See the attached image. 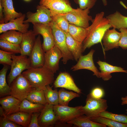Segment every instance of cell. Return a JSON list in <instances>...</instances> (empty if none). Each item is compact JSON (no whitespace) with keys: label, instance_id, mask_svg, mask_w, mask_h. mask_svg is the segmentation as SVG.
<instances>
[{"label":"cell","instance_id":"4dcf8cb0","mask_svg":"<svg viewBox=\"0 0 127 127\" xmlns=\"http://www.w3.org/2000/svg\"><path fill=\"white\" fill-rule=\"evenodd\" d=\"M33 103L44 105L47 103L44 90L34 88L29 94L26 99Z\"/></svg>","mask_w":127,"mask_h":127},{"label":"cell","instance_id":"d6986e66","mask_svg":"<svg viewBox=\"0 0 127 127\" xmlns=\"http://www.w3.org/2000/svg\"><path fill=\"white\" fill-rule=\"evenodd\" d=\"M21 102L11 95L0 99V104L6 116L20 111Z\"/></svg>","mask_w":127,"mask_h":127},{"label":"cell","instance_id":"7c38bea8","mask_svg":"<svg viewBox=\"0 0 127 127\" xmlns=\"http://www.w3.org/2000/svg\"><path fill=\"white\" fill-rule=\"evenodd\" d=\"M95 52L94 50L92 49L87 55H81L77 63L72 66L71 69L73 71L81 69L89 70L93 73L94 75L99 78V72L95 65L93 60V56Z\"/></svg>","mask_w":127,"mask_h":127},{"label":"cell","instance_id":"ac0fdd59","mask_svg":"<svg viewBox=\"0 0 127 127\" xmlns=\"http://www.w3.org/2000/svg\"><path fill=\"white\" fill-rule=\"evenodd\" d=\"M120 37V33L115 29L107 30L102 39L104 50L107 51L114 48L119 47L118 43Z\"/></svg>","mask_w":127,"mask_h":127},{"label":"cell","instance_id":"f546056e","mask_svg":"<svg viewBox=\"0 0 127 127\" xmlns=\"http://www.w3.org/2000/svg\"><path fill=\"white\" fill-rule=\"evenodd\" d=\"M44 105L31 102L26 99L23 100L20 107V111L29 113L40 112Z\"/></svg>","mask_w":127,"mask_h":127},{"label":"cell","instance_id":"9c48e42d","mask_svg":"<svg viewBox=\"0 0 127 127\" xmlns=\"http://www.w3.org/2000/svg\"><path fill=\"white\" fill-rule=\"evenodd\" d=\"M33 31L36 36L41 35L43 37V42L42 44V48L45 52L54 46V38L52 30L50 24H45L39 23H34Z\"/></svg>","mask_w":127,"mask_h":127},{"label":"cell","instance_id":"30bf717a","mask_svg":"<svg viewBox=\"0 0 127 127\" xmlns=\"http://www.w3.org/2000/svg\"><path fill=\"white\" fill-rule=\"evenodd\" d=\"M36 12L29 11L27 13V19L24 21V23H31L50 24L52 20L50 10L46 7L40 5L36 7Z\"/></svg>","mask_w":127,"mask_h":127},{"label":"cell","instance_id":"ab89813d","mask_svg":"<svg viewBox=\"0 0 127 127\" xmlns=\"http://www.w3.org/2000/svg\"><path fill=\"white\" fill-rule=\"evenodd\" d=\"M119 30L120 32V37L118 46L123 49H127V28H121Z\"/></svg>","mask_w":127,"mask_h":127},{"label":"cell","instance_id":"7bdbcfd3","mask_svg":"<svg viewBox=\"0 0 127 127\" xmlns=\"http://www.w3.org/2000/svg\"><path fill=\"white\" fill-rule=\"evenodd\" d=\"M40 113L37 112L32 113L28 127H40L38 121V118Z\"/></svg>","mask_w":127,"mask_h":127},{"label":"cell","instance_id":"f35d334b","mask_svg":"<svg viewBox=\"0 0 127 127\" xmlns=\"http://www.w3.org/2000/svg\"><path fill=\"white\" fill-rule=\"evenodd\" d=\"M74 2L79 5V8L82 9H90L95 5L97 0H73Z\"/></svg>","mask_w":127,"mask_h":127},{"label":"cell","instance_id":"484cf974","mask_svg":"<svg viewBox=\"0 0 127 127\" xmlns=\"http://www.w3.org/2000/svg\"><path fill=\"white\" fill-rule=\"evenodd\" d=\"M89 32V28H85L69 24L68 33L76 40L82 43L87 37Z\"/></svg>","mask_w":127,"mask_h":127},{"label":"cell","instance_id":"ba28073f","mask_svg":"<svg viewBox=\"0 0 127 127\" xmlns=\"http://www.w3.org/2000/svg\"><path fill=\"white\" fill-rule=\"evenodd\" d=\"M82 107L80 106L71 107L58 104L54 105L53 110L59 122L67 123L84 115Z\"/></svg>","mask_w":127,"mask_h":127},{"label":"cell","instance_id":"e0dca14e","mask_svg":"<svg viewBox=\"0 0 127 127\" xmlns=\"http://www.w3.org/2000/svg\"><path fill=\"white\" fill-rule=\"evenodd\" d=\"M54 85L55 88H65L79 94L81 93V90L76 85L72 77L66 72H61L59 74L54 82Z\"/></svg>","mask_w":127,"mask_h":127},{"label":"cell","instance_id":"ee69618b","mask_svg":"<svg viewBox=\"0 0 127 127\" xmlns=\"http://www.w3.org/2000/svg\"><path fill=\"white\" fill-rule=\"evenodd\" d=\"M4 23V17L3 11V8L0 3V24Z\"/></svg>","mask_w":127,"mask_h":127},{"label":"cell","instance_id":"b9f144b4","mask_svg":"<svg viewBox=\"0 0 127 127\" xmlns=\"http://www.w3.org/2000/svg\"><path fill=\"white\" fill-rule=\"evenodd\" d=\"M93 97L96 98H102L104 94L103 90L99 87H96L93 89L90 93Z\"/></svg>","mask_w":127,"mask_h":127},{"label":"cell","instance_id":"d6a6232c","mask_svg":"<svg viewBox=\"0 0 127 127\" xmlns=\"http://www.w3.org/2000/svg\"><path fill=\"white\" fill-rule=\"evenodd\" d=\"M44 91L47 103L54 105L59 104V91L56 88L53 90L48 85Z\"/></svg>","mask_w":127,"mask_h":127},{"label":"cell","instance_id":"3957f363","mask_svg":"<svg viewBox=\"0 0 127 127\" xmlns=\"http://www.w3.org/2000/svg\"><path fill=\"white\" fill-rule=\"evenodd\" d=\"M50 24L52 29L55 46L61 51L63 56L62 61L64 64H66L68 60L74 59L67 47L66 33L53 20Z\"/></svg>","mask_w":127,"mask_h":127},{"label":"cell","instance_id":"f1b7e54d","mask_svg":"<svg viewBox=\"0 0 127 127\" xmlns=\"http://www.w3.org/2000/svg\"><path fill=\"white\" fill-rule=\"evenodd\" d=\"M23 33L15 30H11L3 32L0 36V39H3L11 43L20 45Z\"/></svg>","mask_w":127,"mask_h":127},{"label":"cell","instance_id":"7402d4cb","mask_svg":"<svg viewBox=\"0 0 127 127\" xmlns=\"http://www.w3.org/2000/svg\"><path fill=\"white\" fill-rule=\"evenodd\" d=\"M3 8L5 23L10 20L19 18L23 14L16 12L13 7L12 0H0Z\"/></svg>","mask_w":127,"mask_h":127},{"label":"cell","instance_id":"4316f807","mask_svg":"<svg viewBox=\"0 0 127 127\" xmlns=\"http://www.w3.org/2000/svg\"><path fill=\"white\" fill-rule=\"evenodd\" d=\"M68 123L79 127H106L103 124L95 122L83 115L68 122Z\"/></svg>","mask_w":127,"mask_h":127},{"label":"cell","instance_id":"f6af8a7d","mask_svg":"<svg viewBox=\"0 0 127 127\" xmlns=\"http://www.w3.org/2000/svg\"><path fill=\"white\" fill-rule=\"evenodd\" d=\"M121 103L122 105L127 104V96L121 98Z\"/></svg>","mask_w":127,"mask_h":127},{"label":"cell","instance_id":"1f68e13d","mask_svg":"<svg viewBox=\"0 0 127 127\" xmlns=\"http://www.w3.org/2000/svg\"><path fill=\"white\" fill-rule=\"evenodd\" d=\"M59 94V105L68 106L69 102L72 99L79 97V94L72 91H66L63 88L58 91Z\"/></svg>","mask_w":127,"mask_h":127},{"label":"cell","instance_id":"836d02e7","mask_svg":"<svg viewBox=\"0 0 127 127\" xmlns=\"http://www.w3.org/2000/svg\"><path fill=\"white\" fill-rule=\"evenodd\" d=\"M51 15L52 20L65 33H68L69 24L63 14L51 12Z\"/></svg>","mask_w":127,"mask_h":127},{"label":"cell","instance_id":"c3c4849f","mask_svg":"<svg viewBox=\"0 0 127 127\" xmlns=\"http://www.w3.org/2000/svg\"><path fill=\"white\" fill-rule=\"evenodd\" d=\"M126 113L127 114V108L126 109Z\"/></svg>","mask_w":127,"mask_h":127},{"label":"cell","instance_id":"52a82bcc","mask_svg":"<svg viewBox=\"0 0 127 127\" xmlns=\"http://www.w3.org/2000/svg\"><path fill=\"white\" fill-rule=\"evenodd\" d=\"M90 9H82L79 8H73L71 11L63 14L68 20L69 24L85 28L90 26L89 22L93 20L92 17L89 15Z\"/></svg>","mask_w":127,"mask_h":127},{"label":"cell","instance_id":"277c9868","mask_svg":"<svg viewBox=\"0 0 127 127\" xmlns=\"http://www.w3.org/2000/svg\"><path fill=\"white\" fill-rule=\"evenodd\" d=\"M9 86L11 89L10 95L21 101L26 99L34 88L22 73L13 80Z\"/></svg>","mask_w":127,"mask_h":127},{"label":"cell","instance_id":"7dc6e473","mask_svg":"<svg viewBox=\"0 0 127 127\" xmlns=\"http://www.w3.org/2000/svg\"><path fill=\"white\" fill-rule=\"evenodd\" d=\"M24 0L26 1H30V0Z\"/></svg>","mask_w":127,"mask_h":127},{"label":"cell","instance_id":"9a60e30c","mask_svg":"<svg viewBox=\"0 0 127 127\" xmlns=\"http://www.w3.org/2000/svg\"><path fill=\"white\" fill-rule=\"evenodd\" d=\"M42 46L40 37L39 35L29 56L31 67H43L44 61V53Z\"/></svg>","mask_w":127,"mask_h":127},{"label":"cell","instance_id":"74e56055","mask_svg":"<svg viewBox=\"0 0 127 127\" xmlns=\"http://www.w3.org/2000/svg\"><path fill=\"white\" fill-rule=\"evenodd\" d=\"M14 53L0 50V64L11 65L12 62V55Z\"/></svg>","mask_w":127,"mask_h":127},{"label":"cell","instance_id":"60d3db41","mask_svg":"<svg viewBox=\"0 0 127 127\" xmlns=\"http://www.w3.org/2000/svg\"><path fill=\"white\" fill-rule=\"evenodd\" d=\"M22 126L9 120L6 116L0 117V127H21Z\"/></svg>","mask_w":127,"mask_h":127},{"label":"cell","instance_id":"cb8c5ba5","mask_svg":"<svg viewBox=\"0 0 127 127\" xmlns=\"http://www.w3.org/2000/svg\"><path fill=\"white\" fill-rule=\"evenodd\" d=\"M32 113L19 111L6 116L9 120L25 127H28L30 123Z\"/></svg>","mask_w":127,"mask_h":127},{"label":"cell","instance_id":"603a6c76","mask_svg":"<svg viewBox=\"0 0 127 127\" xmlns=\"http://www.w3.org/2000/svg\"><path fill=\"white\" fill-rule=\"evenodd\" d=\"M66 34V43L68 48L74 59L77 61L83 52V43L74 39L68 32Z\"/></svg>","mask_w":127,"mask_h":127},{"label":"cell","instance_id":"d4e9b609","mask_svg":"<svg viewBox=\"0 0 127 127\" xmlns=\"http://www.w3.org/2000/svg\"><path fill=\"white\" fill-rule=\"evenodd\" d=\"M106 17L113 28L119 30L121 28H127V16L122 15L119 12L116 11Z\"/></svg>","mask_w":127,"mask_h":127},{"label":"cell","instance_id":"d590c367","mask_svg":"<svg viewBox=\"0 0 127 127\" xmlns=\"http://www.w3.org/2000/svg\"><path fill=\"white\" fill-rule=\"evenodd\" d=\"M0 48L3 50L14 54L20 53V45L15 44L4 39H0Z\"/></svg>","mask_w":127,"mask_h":127},{"label":"cell","instance_id":"ffe728a7","mask_svg":"<svg viewBox=\"0 0 127 127\" xmlns=\"http://www.w3.org/2000/svg\"><path fill=\"white\" fill-rule=\"evenodd\" d=\"M36 36L32 30L23 34L20 45V55L30 56L36 41Z\"/></svg>","mask_w":127,"mask_h":127},{"label":"cell","instance_id":"83f0119b","mask_svg":"<svg viewBox=\"0 0 127 127\" xmlns=\"http://www.w3.org/2000/svg\"><path fill=\"white\" fill-rule=\"evenodd\" d=\"M0 71V97L10 95L11 89L7 83L6 76L9 68V65H4Z\"/></svg>","mask_w":127,"mask_h":127},{"label":"cell","instance_id":"8d00e7d4","mask_svg":"<svg viewBox=\"0 0 127 127\" xmlns=\"http://www.w3.org/2000/svg\"><path fill=\"white\" fill-rule=\"evenodd\" d=\"M98 115L109 118L119 123L127 124V115H125L115 114L106 111Z\"/></svg>","mask_w":127,"mask_h":127},{"label":"cell","instance_id":"e575fe53","mask_svg":"<svg viewBox=\"0 0 127 127\" xmlns=\"http://www.w3.org/2000/svg\"><path fill=\"white\" fill-rule=\"evenodd\" d=\"M95 122L101 123L110 127H127V124L119 123L111 119L97 116L90 118Z\"/></svg>","mask_w":127,"mask_h":127},{"label":"cell","instance_id":"5b68a950","mask_svg":"<svg viewBox=\"0 0 127 127\" xmlns=\"http://www.w3.org/2000/svg\"><path fill=\"white\" fill-rule=\"evenodd\" d=\"M107 107V100L95 98L90 93L87 96L86 104L82 106V109L84 115L91 118L106 111Z\"/></svg>","mask_w":127,"mask_h":127},{"label":"cell","instance_id":"5bb4252c","mask_svg":"<svg viewBox=\"0 0 127 127\" xmlns=\"http://www.w3.org/2000/svg\"><path fill=\"white\" fill-rule=\"evenodd\" d=\"M62 57L61 51L55 46L51 49L45 52L43 67L55 73L59 69V61Z\"/></svg>","mask_w":127,"mask_h":127},{"label":"cell","instance_id":"8fae6325","mask_svg":"<svg viewBox=\"0 0 127 127\" xmlns=\"http://www.w3.org/2000/svg\"><path fill=\"white\" fill-rule=\"evenodd\" d=\"M53 106L48 103L44 105L38 118L40 127L56 126L58 121L54 111Z\"/></svg>","mask_w":127,"mask_h":127},{"label":"cell","instance_id":"8992f818","mask_svg":"<svg viewBox=\"0 0 127 127\" xmlns=\"http://www.w3.org/2000/svg\"><path fill=\"white\" fill-rule=\"evenodd\" d=\"M12 62L10 72L7 78L8 84L9 86L13 80L22 72L31 67V62L29 58L27 56H16L13 54L12 55Z\"/></svg>","mask_w":127,"mask_h":127},{"label":"cell","instance_id":"bcb514c9","mask_svg":"<svg viewBox=\"0 0 127 127\" xmlns=\"http://www.w3.org/2000/svg\"><path fill=\"white\" fill-rule=\"evenodd\" d=\"M103 4L104 6H106L107 4V0H102Z\"/></svg>","mask_w":127,"mask_h":127},{"label":"cell","instance_id":"44dd1931","mask_svg":"<svg viewBox=\"0 0 127 127\" xmlns=\"http://www.w3.org/2000/svg\"><path fill=\"white\" fill-rule=\"evenodd\" d=\"M99 65L100 72L99 78L105 81L109 80L112 77L111 74L115 72H122L127 73V70L121 67L114 66L104 61L99 60L97 62Z\"/></svg>","mask_w":127,"mask_h":127},{"label":"cell","instance_id":"4fadbf2b","mask_svg":"<svg viewBox=\"0 0 127 127\" xmlns=\"http://www.w3.org/2000/svg\"><path fill=\"white\" fill-rule=\"evenodd\" d=\"M39 5L46 7L51 12L61 14L67 13L73 8L69 0H40Z\"/></svg>","mask_w":127,"mask_h":127},{"label":"cell","instance_id":"2e32d148","mask_svg":"<svg viewBox=\"0 0 127 127\" xmlns=\"http://www.w3.org/2000/svg\"><path fill=\"white\" fill-rule=\"evenodd\" d=\"M26 17L25 14L20 17L10 20L8 22L0 24V33L11 30H15L20 32L23 33L28 31L29 24V23H24Z\"/></svg>","mask_w":127,"mask_h":127},{"label":"cell","instance_id":"6da1fadb","mask_svg":"<svg viewBox=\"0 0 127 127\" xmlns=\"http://www.w3.org/2000/svg\"><path fill=\"white\" fill-rule=\"evenodd\" d=\"M104 12L97 14L88 27L87 36L82 43L83 52L87 48L101 42L106 31L112 28L108 19L104 17Z\"/></svg>","mask_w":127,"mask_h":127},{"label":"cell","instance_id":"7a4b0ae2","mask_svg":"<svg viewBox=\"0 0 127 127\" xmlns=\"http://www.w3.org/2000/svg\"><path fill=\"white\" fill-rule=\"evenodd\" d=\"M22 74L29 81L32 87L38 90H44L54 79V73L44 67H31Z\"/></svg>","mask_w":127,"mask_h":127}]
</instances>
